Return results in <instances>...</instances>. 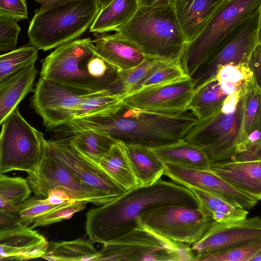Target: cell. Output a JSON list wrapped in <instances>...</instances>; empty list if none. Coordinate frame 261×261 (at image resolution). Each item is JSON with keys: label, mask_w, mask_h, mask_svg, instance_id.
I'll return each instance as SVG.
<instances>
[{"label": "cell", "mask_w": 261, "mask_h": 261, "mask_svg": "<svg viewBox=\"0 0 261 261\" xmlns=\"http://www.w3.org/2000/svg\"><path fill=\"white\" fill-rule=\"evenodd\" d=\"M198 122L190 111L165 114L141 110L123 100L98 112L65 124L66 136L86 129L105 132L118 142L149 148L183 140Z\"/></svg>", "instance_id": "obj_1"}, {"label": "cell", "mask_w": 261, "mask_h": 261, "mask_svg": "<svg viewBox=\"0 0 261 261\" xmlns=\"http://www.w3.org/2000/svg\"><path fill=\"white\" fill-rule=\"evenodd\" d=\"M171 204L199 206L188 188L175 182L160 178L150 186H138L112 201L90 210L86 214V234L92 243L110 242L138 227L137 219L143 212Z\"/></svg>", "instance_id": "obj_2"}, {"label": "cell", "mask_w": 261, "mask_h": 261, "mask_svg": "<svg viewBox=\"0 0 261 261\" xmlns=\"http://www.w3.org/2000/svg\"><path fill=\"white\" fill-rule=\"evenodd\" d=\"M41 65L40 77L91 92L106 91L119 71L96 52L90 37L58 46Z\"/></svg>", "instance_id": "obj_3"}, {"label": "cell", "mask_w": 261, "mask_h": 261, "mask_svg": "<svg viewBox=\"0 0 261 261\" xmlns=\"http://www.w3.org/2000/svg\"><path fill=\"white\" fill-rule=\"evenodd\" d=\"M251 85L243 93L239 91L227 96L219 111L198 120L183 139L200 147L210 164L233 161L250 144L244 129V116Z\"/></svg>", "instance_id": "obj_4"}, {"label": "cell", "mask_w": 261, "mask_h": 261, "mask_svg": "<svg viewBox=\"0 0 261 261\" xmlns=\"http://www.w3.org/2000/svg\"><path fill=\"white\" fill-rule=\"evenodd\" d=\"M116 33L133 42L147 57L179 62L187 41L172 5L139 6Z\"/></svg>", "instance_id": "obj_5"}, {"label": "cell", "mask_w": 261, "mask_h": 261, "mask_svg": "<svg viewBox=\"0 0 261 261\" xmlns=\"http://www.w3.org/2000/svg\"><path fill=\"white\" fill-rule=\"evenodd\" d=\"M100 9L97 0H72L35 10L28 31L30 44L46 51L77 39Z\"/></svg>", "instance_id": "obj_6"}, {"label": "cell", "mask_w": 261, "mask_h": 261, "mask_svg": "<svg viewBox=\"0 0 261 261\" xmlns=\"http://www.w3.org/2000/svg\"><path fill=\"white\" fill-rule=\"evenodd\" d=\"M139 225L103 244L98 261L194 260L195 254L190 245L173 241Z\"/></svg>", "instance_id": "obj_7"}, {"label": "cell", "mask_w": 261, "mask_h": 261, "mask_svg": "<svg viewBox=\"0 0 261 261\" xmlns=\"http://www.w3.org/2000/svg\"><path fill=\"white\" fill-rule=\"evenodd\" d=\"M261 9V0H226L202 31L187 43L179 60L190 77L239 23Z\"/></svg>", "instance_id": "obj_8"}, {"label": "cell", "mask_w": 261, "mask_h": 261, "mask_svg": "<svg viewBox=\"0 0 261 261\" xmlns=\"http://www.w3.org/2000/svg\"><path fill=\"white\" fill-rule=\"evenodd\" d=\"M44 135L31 125L18 107L2 124L0 133V174L13 170L34 173L42 155Z\"/></svg>", "instance_id": "obj_9"}, {"label": "cell", "mask_w": 261, "mask_h": 261, "mask_svg": "<svg viewBox=\"0 0 261 261\" xmlns=\"http://www.w3.org/2000/svg\"><path fill=\"white\" fill-rule=\"evenodd\" d=\"M261 9L236 26L189 77L194 92L214 78L226 65L247 63L260 42Z\"/></svg>", "instance_id": "obj_10"}, {"label": "cell", "mask_w": 261, "mask_h": 261, "mask_svg": "<svg viewBox=\"0 0 261 261\" xmlns=\"http://www.w3.org/2000/svg\"><path fill=\"white\" fill-rule=\"evenodd\" d=\"M137 221L158 234L189 245L198 242L213 222L199 207L171 204L146 210Z\"/></svg>", "instance_id": "obj_11"}, {"label": "cell", "mask_w": 261, "mask_h": 261, "mask_svg": "<svg viewBox=\"0 0 261 261\" xmlns=\"http://www.w3.org/2000/svg\"><path fill=\"white\" fill-rule=\"evenodd\" d=\"M25 179L34 196L40 199L46 198L49 189L58 188L67 192L75 201H85L97 206L116 199L81 182L54 155L45 142L36 170L28 174Z\"/></svg>", "instance_id": "obj_12"}, {"label": "cell", "mask_w": 261, "mask_h": 261, "mask_svg": "<svg viewBox=\"0 0 261 261\" xmlns=\"http://www.w3.org/2000/svg\"><path fill=\"white\" fill-rule=\"evenodd\" d=\"M33 91L31 106L42 117L47 130H54L72 120L83 100L94 93L42 77Z\"/></svg>", "instance_id": "obj_13"}, {"label": "cell", "mask_w": 261, "mask_h": 261, "mask_svg": "<svg viewBox=\"0 0 261 261\" xmlns=\"http://www.w3.org/2000/svg\"><path fill=\"white\" fill-rule=\"evenodd\" d=\"M45 144L58 160L85 185L115 199L126 192L98 164L76 147L71 136L46 140Z\"/></svg>", "instance_id": "obj_14"}, {"label": "cell", "mask_w": 261, "mask_h": 261, "mask_svg": "<svg viewBox=\"0 0 261 261\" xmlns=\"http://www.w3.org/2000/svg\"><path fill=\"white\" fill-rule=\"evenodd\" d=\"M194 93L193 82L188 77L140 89L126 95L122 100L141 110L165 114H180L188 111Z\"/></svg>", "instance_id": "obj_15"}, {"label": "cell", "mask_w": 261, "mask_h": 261, "mask_svg": "<svg viewBox=\"0 0 261 261\" xmlns=\"http://www.w3.org/2000/svg\"><path fill=\"white\" fill-rule=\"evenodd\" d=\"M261 239L259 216L238 221L219 223L213 221L201 238L192 245L197 254H204L231 248Z\"/></svg>", "instance_id": "obj_16"}, {"label": "cell", "mask_w": 261, "mask_h": 261, "mask_svg": "<svg viewBox=\"0 0 261 261\" xmlns=\"http://www.w3.org/2000/svg\"><path fill=\"white\" fill-rule=\"evenodd\" d=\"M164 165L163 175L176 184L204 190L234 202L248 211L258 203V201L237 189L209 169H192L168 163Z\"/></svg>", "instance_id": "obj_17"}, {"label": "cell", "mask_w": 261, "mask_h": 261, "mask_svg": "<svg viewBox=\"0 0 261 261\" xmlns=\"http://www.w3.org/2000/svg\"><path fill=\"white\" fill-rule=\"evenodd\" d=\"M48 246L42 234L19 222L0 231V260L42 258Z\"/></svg>", "instance_id": "obj_18"}, {"label": "cell", "mask_w": 261, "mask_h": 261, "mask_svg": "<svg viewBox=\"0 0 261 261\" xmlns=\"http://www.w3.org/2000/svg\"><path fill=\"white\" fill-rule=\"evenodd\" d=\"M209 170L239 191L260 200L261 160L216 162L210 164Z\"/></svg>", "instance_id": "obj_19"}, {"label": "cell", "mask_w": 261, "mask_h": 261, "mask_svg": "<svg viewBox=\"0 0 261 261\" xmlns=\"http://www.w3.org/2000/svg\"><path fill=\"white\" fill-rule=\"evenodd\" d=\"M94 36L96 52L119 71L134 68L149 58L133 42L116 33H94Z\"/></svg>", "instance_id": "obj_20"}, {"label": "cell", "mask_w": 261, "mask_h": 261, "mask_svg": "<svg viewBox=\"0 0 261 261\" xmlns=\"http://www.w3.org/2000/svg\"><path fill=\"white\" fill-rule=\"evenodd\" d=\"M225 1H174L172 5L187 43L202 31Z\"/></svg>", "instance_id": "obj_21"}, {"label": "cell", "mask_w": 261, "mask_h": 261, "mask_svg": "<svg viewBox=\"0 0 261 261\" xmlns=\"http://www.w3.org/2000/svg\"><path fill=\"white\" fill-rule=\"evenodd\" d=\"M37 73L33 64L17 71L0 83V126L33 90Z\"/></svg>", "instance_id": "obj_22"}, {"label": "cell", "mask_w": 261, "mask_h": 261, "mask_svg": "<svg viewBox=\"0 0 261 261\" xmlns=\"http://www.w3.org/2000/svg\"><path fill=\"white\" fill-rule=\"evenodd\" d=\"M237 91L231 83L218 80L216 76L194 92L188 107L198 121L219 111L229 94Z\"/></svg>", "instance_id": "obj_23"}, {"label": "cell", "mask_w": 261, "mask_h": 261, "mask_svg": "<svg viewBox=\"0 0 261 261\" xmlns=\"http://www.w3.org/2000/svg\"><path fill=\"white\" fill-rule=\"evenodd\" d=\"M150 149L164 164L199 170H208L211 164L200 147L184 140Z\"/></svg>", "instance_id": "obj_24"}, {"label": "cell", "mask_w": 261, "mask_h": 261, "mask_svg": "<svg viewBox=\"0 0 261 261\" xmlns=\"http://www.w3.org/2000/svg\"><path fill=\"white\" fill-rule=\"evenodd\" d=\"M124 145L138 186H150L161 177L165 165L150 148L135 144Z\"/></svg>", "instance_id": "obj_25"}, {"label": "cell", "mask_w": 261, "mask_h": 261, "mask_svg": "<svg viewBox=\"0 0 261 261\" xmlns=\"http://www.w3.org/2000/svg\"><path fill=\"white\" fill-rule=\"evenodd\" d=\"M195 195L199 207L213 221L219 223L231 222L245 219L249 211L234 202L200 189L187 187Z\"/></svg>", "instance_id": "obj_26"}, {"label": "cell", "mask_w": 261, "mask_h": 261, "mask_svg": "<svg viewBox=\"0 0 261 261\" xmlns=\"http://www.w3.org/2000/svg\"><path fill=\"white\" fill-rule=\"evenodd\" d=\"M139 7L138 0H114L100 10L89 28L90 32L115 31L133 17Z\"/></svg>", "instance_id": "obj_27"}, {"label": "cell", "mask_w": 261, "mask_h": 261, "mask_svg": "<svg viewBox=\"0 0 261 261\" xmlns=\"http://www.w3.org/2000/svg\"><path fill=\"white\" fill-rule=\"evenodd\" d=\"M98 164L126 191L138 186L123 143L118 142L115 144Z\"/></svg>", "instance_id": "obj_28"}, {"label": "cell", "mask_w": 261, "mask_h": 261, "mask_svg": "<svg viewBox=\"0 0 261 261\" xmlns=\"http://www.w3.org/2000/svg\"><path fill=\"white\" fill-rule=\"evenodd\" d=\"M100 253L92 242L82 239L48 242L42 258L49 260L98 261Z\"/></svg>", "instance_id": "obj_29"}, {"label": "cell", "mask_w": 261, "mask_h": 261, "mask_svg": "<svg viewBox=\"0 0 261 261\" xmlns=\"http://www.w3.org/2000/svg\"><path fill=\"white\" fill-rule=\"evenodd\" d=\"M168 62L147 58L140 64L132 69L119 71L115 81L106 90L108 93L123 98L133 92L148 76Z\"/></svg>", "instance_id": "obj_30"}, {"label": "cell", "mask_w": 261, "mask_h": 261, "mask_svg": "<svg viewBox=\"0 0 261 261\" xmlns=\"http://www.w3.org/2000/svg\"><path fill=\"white\" fill-rule=\"evenodd\" d=\"M76 147L87 158L98 164L118 141L105 132L86 129L72 134Z\"/></svg>", "instance_id": "obj_31"}, {"label": "cell", "mask_w": 261, "mask_h": 261, "mask_svg": "<svg viewBox=\"0 0 261 261\" xmlns=\"http://www.w3.org/2000/svg\"><path fill=\"white\" fill-rule=\"evenodd\" d=\"M31 193L26 179L0 174V211L18 213Z\"/></svg>", "instance_id": "obj_32"}, {"label": "cell", "mask_w": 261, "mask_h": 261, "mask_svg": "<svg viewBox=\"0 0 261 261\" xmlns=\"http://www.w3.org/2000/svg\"><path fill=\"white\" fill-rule=\"evenodd\" d=\"M38 49L29 44L0 55V83L17 71L35 64Z\"/></svg>", "instance_id": "obj_33"}, {"label": "cell", "mask_w": 261, "mask_h": 261, "mask_svg": "<svg viewBox=\"0 0 261 261\" xmlns=\"http://www.w3.org/2000/svg\"><path fill=\"white\" fill-rule=\"evenodd\" d=\"M261 252V239L226 249L195 254L194 261H251Z\"/></svg>", "instance_id": "obj_34"}, {"label": "cell", "mask_w": 261, "mask_h": 261, "mask_svg": "<svg viewBox=\"0 0 261 261\" xmlns=\"http://www.w3.org/2000/svg\"><path fill=\"white\" fill-rule=\"evenodd\" d=\"M261 87L254 82L250 87L246 98L244 116V129L248 136L260 129Z\"/></svg>", "instance_id": "obj_35"}, {"label": "cell", "mask_w": 261, "mask_h": 261, "mask_svg": "<svg viewBox=\"0 0 261 261\" xmlns=\"http://www.w3.org/2000/svg\"><path fill=\"white\" fill-rule=\"evenodd\" d=\"M188 77L179 62H168L159 67L146 77L134 91L146 87L166 84Z\"/></svg>", "instance_id": "obj_36"}, {"label": "cell", "mask_w": 261, "mask_h": 261, "mask_svg": "<svg viewBox=\"0 0 261 261\" xmlns=\"http://www.w3.org/2000/svg\"><path fill=\"white\" fill-rule=\"evenodd\" d=\"M61 204L53 205L34 195L25 199L19 207L17 213L18 222L23 225L30 226L40 217L59 206Z\"/></svg>", "instance_id": "obj_37"}, {"label": "cell", "mask_w": 261, "mask_h": 261, "mask_svg": "<svg viewBox=\"0 0 261 261\" xmlns=\"http://www.w3.org/2000/svg\"><path fill=\"white\" fill-rule=\"evenodd\" d=\"M122 100L121 97L111 95L106 91L92 93L87 96L79 105L74 113L73 119L98 112Z\"/></svg>", "instance_id": "obj_38"}, {"label": "cell", "mask_w": 261, "mask_h": 261, "mask_svg": "<svg viewBox=\"0 0 261 261\" xmlns=\"http://www.w3.org/2000/svg\"><path fill=\"white\" fill-rule=\"evenodd\" d=\"M87 203L85 201H67L58 207L39 218L30 227L34 228L68 219L75 213L85 209Z\"/></svg>", "instance_id": "obj_39"}, {"label": "cell", "mask_w": 261, "mask_h": 261, "mask_svg": "<svg viewBox=\"0 0 261 261\" xmlns=\"http://www.w3.org/2000/svg\"><path fill=\"white\" fill-rule=\"evenodd\" d=\"M20 30L16 21L0 16V52L15 49Z\"/></svg>", "instance_id": "obj_40"}, {"label": "cell", "mask_w": 261, "mask_h": 261, "mask_svg": "<svg viewBox=\"0 0 261 261\" xmlns=\"http://www.w3.org/2000/svg\"><path fill=\"white\" fill-rule=\"evenodd\" d=\"M26 0H0V16L17 22L28 19Z\"/></svg>", "instance_id": "obj_41"}, {"label": "cell", "mask_w": 261, "mask_h": 261, "mask_svg": "<svg viewBox=\"0 0 261 261\" xmlns=\"http://www.w3.org/2000/svg\"><path fill=\"white\" fill-rule=\"evenodd\" d=\"M261 160V140L250 143L243 151L237 154L234 162H252Z\"/></svg>", "instance_id": "obj_42"}, {"label": "cell", "mask_w": 261, "mask_h": 261, "mask_svg": "<svg viewBox=\"0 0 261 261\" xmlns=\"http://www.w3.org/2000/svg\"><path fill=\"white\" fill-rule=\"evenodd\" d=\"M249 63L257 85L261 84V44H258L253 51Z\"/></svg>", "instance_id": "obj_43"}, {"label": "cell", "mask_w": 261, "mask_h": 261, "mask_svg": "<svg viewBox=\"0 0 261 261\" xmlns=\"http://www.w3.org/2000/svg\"><path fill=\"white\" fill-rule=\"evenodd\" d=\"M44 200L47 203L53 205L61 204L67 201H74L71 199L67 192L58 188L49 189L47 192V197Z\"/></svg>", "instance_id": "obj_44"}, {"label": "cell", "mask_w": 261, "mask_h": 261, "mask_svg": "<svg viewBox=\"0 0 261 261\" xmlns=\"http://www.w3.org/2000/svg\"><path fill=\"white\" fill-rule=\"evenodd\" d=\"M18 222L17 213L0 211V231Z\"/></svg>", "instance_id": "obj_45"}, {"label": "cell", "mask_w": 261, "mask_h": 261, "mask_svg": "<svg viewBox=\"0 0 261 261\" xmlns=\"http://www.w3.org/2000/svg\"><path fill=\"white\" fill-rule=\"evenodd\" d=\"M139 6H165L171 4L170 0H138Z\"/></svg>", "instance_id": "obj_46"}, {"label": "cell", "mask_w": 261, "mask_h": 261, "mask_svg": "<svg viewBox=\"0 0 261 261\" xmlns=\"http://www.w3.org/2000/svg\"><path fill=\"white\" fill-rule=\"evenodd\" d=\"M72 0H36L40 4V8H46L60 5Z\"/></svg>", "instance_id": "obj_47"}, {"label": "cell", "mask_w": 261, "mask_h": 261, "mask_svg": "<svg viewBox=\"0 0 261 261\" xmlns=\"http://www.w3.org/2000/svg\"><path fill=\"white\" fill-rule=\"evenodd\" d=\"M114 0H97L100 9H103Z\"/></svg>", "instance_id": "obj_48"}]
</instances>
